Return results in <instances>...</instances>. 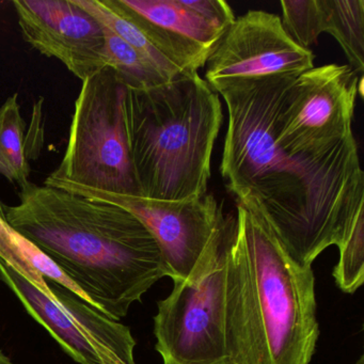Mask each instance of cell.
I'll list each match as a JSON object with an SVG mask.
<instances>
[{"instance_id":"1","label":"cell","mask_w":364,"mask_h":364,"mask_svg":"<svg viewBox=\"0 0 364 364\" xmlns=\"http://www.w3.org/2000/svg\"><path fill=\"white\" fill-rule=\"evenodd\" d=\"M281 75L208 84L229 117L220 172L237 203L269 225L296 263L312 267L326 249L342 246L364 214V173L353 135L321 150L278 141Z\"/></svg>"},{"instance_id":"17","label":"cell","mask_w":364,"mask_h":364,"mask_svg":"<svg viewBox=\"0 0 364 364\" xmlns=\"http://www.w3.org/2000/svg\"><path fill=\"white\" fill-rule=\"evenodd\" d=\"M338 251L340 257L332 272L336 287L344 293H355L364 281V214Z\"/></svg>"},{"instance_id":"3","label":"cell","mask_w":364,"mask_h":364,"mask_svg":"<svg viewBox=\"0 0 364 364\" xmlns=\"http://www.w3.org/2000/svg\"><path fill=\"white\" fill-rule=\"evenodd\" d=\"M312 267L296 263L257 213L237 203L225 245L231 364H310L319 338Z\"/></svg>"},{"instance_id":"18","label":"cell","mask_w":364,"mask_h":364,"mask_svg":"<svg viewBox=\"0 0 364 364\" xmlns=\"http://www.w3.org/2000/svg\"><path fill=\"white\" fill-rule=\"evenodd\" d=\"M0 259L18 272L21 276L24 277L42 293L57 301V298L55 297L46 279L35 269L28 259L24 257L20 248L16 246L12 238L11 227L1 216H0Z\"/></svg>"},{"instance_id":"10","label":"cell","mask_w":364,"mask_h":364,"mask_svg":"<svg viewBox=\"0 0 364 364\" xmlns=\"http://www.w3.org/2000/svg\"><path fill=\"white\" fill-rule=\"evenodd\" d=\"M314 59L311 50L291 39L277 14L250 10L217 42L205 63V80L304 73L314 68Z\"/></svg>"},{"instance_id":"15","label":"cell","mask_w":364,"mask_h":364,"mask_svg":"<svg viewBox=\"0 0 364 364\" xmlns=\"http://www.w3.org/2000/svg\"><path fill=\"white\" fill-rule=\"evenodd\" d=\"M101 24V23H100ZM104 27L107 67L114 70L127 88L146 90L170 82L148 59Z\"/></svg>"},{"instance_id":"5","label":"cell","mask_w":364,"mask_h":364,"mask_svg":"<svg viewBox=\"0 0 364 364\" xmlns=\"http://www.w3.org/2000/svg\"><path fill=\"white\" fill-rule=\"evenodd\" d=\"M127 86L104 68L82 82L63 161L44 181L116 195L139 196L125 125Z\"/></svg>"},{"instance_id":"7","label":"cell","mask_w":364,"mask_h":364,"mask_svg":"<svg viewBox=\"0 0 364 364\" xmlns=\"http://www.w3.org/2000/svg\"><path fill=\"white\" fill-rule=\"evenodd\" d=\"M358 95L363 99V77L347 65L283 74L276 112L278 141L304 151L340 144L353 135Z\"/></svg>"},{"instance_id":"11","label":"cell","mask_w":364,"mask_h":364,"mask_svg":"<svg viewBox=\"0 0 364 364\" xmlns=\"http://www.w3.org/2000/svg\"><path fill=\"white\" fill-rule=\"evenodd\" d=\"M12 5L25 41L58 59L82 82L107 67L103 25L73 0H16Z\"/></svg>"},{"instance_id":"12","label":"cell","mask_w":364,"mask_h":364,"mask_svg":"<svg viewBox=\"0 0 364 364\" xmlns=\"http://www.w3.org/2000/svg\"><path fill=\"white\" fill-rule=\"evenodd\" d=\"M153 43L183 72L205 67L225 29L206 20L193 0H120Z\"/></svg>"},{"instance_id":"16","label":"cell","mask_w":364,"mask_h":364,"mask_svg":"<svg viewBox=\"0 0 364 364\" xmlns=\"http://www.w3.org/2000/svg\"><path fill=\"white\" fill-rule=\"evenodd\" d=\"M283 27L291 39L310 50L323 33V6L321 0H282Z\"/></svg>"},{"instance_id":"19","label":"cell","mask_w":364,"mask_h":364,"mask_svg":"<svg viewBox=\"0 0 364 364\" xmlns=\"http://www.w3.org/2000/svg\"><path fill=\"white\" fill-rule=\"evenodd\" d=\"M11 235L16 246L22 251L24 257L28 259L29 263L35 267V269L46 280H50L59 287H65L71 293L75 294L78 297L82 298L85 301L89 302L88 298L85 294L57 267L56 264L52 259H48L41 250L37 248L33 242H29L26 238L23 237L20 233L11 228Z\"/></svg>"},{"instance_id":"13","label":"cell","mask_w":364,"mask_h":364,"mask_svg":"<svg viewBox=\"0 0 364 364\" xmlns=\"http://www.w3.org/2000/svg\"><path fill=\"white\" fill-rule=\"evenodd\" d=\"M323 33L340 44L349 67L360 76L364 72V0H321Z\"/></svg>"},{"instance_id":"4","label":"cell","mask_w":364,"mask_h":364,"mask_svg":"<svg viewBox=\"0 0 364 364\" xmlns=\"http://www.w3.org/2000/svg\"><path fill=\"white\" fill-rule=\"evenodd\" d=\"M124 114L140 197L181 201L208 193L223 112L198 72L146 90L127 87Z\"/></svg>"},{"instance_id":"2","label":"cell","mask_w":364,"mask_h":364,"mask_svg":"<svg viewBox=\"0 0 364 364\" xmlns=\"http://www.w3.org/2000/svg\"><path fill=\"white\" fill-rule=\"evenodd\" d=\"M0 216L114 321L167 277L156 240L129 210L29 182Z\"/></svg>"},{"instance_id":"8","label":"cell","mask_w":364,"mask_h":364,"mask_svg":"<svg viewBox=\"0 0 364 364\" xmlns=\"http://www.w3.org/2000/svg\"><path fill=\"white\" fill-rule=\"evenodd\" d=\"M234 214L232 216L233 221ZM225 238L223 250L193 280L173 281L157 302L155 349L164 364H231L225 333Z\"/></svg>"},{"instance_id":"9","label":"cell","mask_w":364,"mask_h":364,"mask_svg":"<svg viewBox=\"0 0 364 364\" xmlns=\"http://www.w3.org/2000/svg\"><path fill=\"white\" fill-rule=\"evenodd\" d=\"M0 280L77 363L137 364L134 357L136 341L129 327L110 318L75 294L48 283L56 301L1 259Z\"/></svg>"},{"instance_id":"14","label":"cell","mask_w":364,"mask_h":364,"mask_svg":"<svg viewBox=\"0 0 364 364\" xmlns=\"http://www.w3.org/2000/svg\"><path fill=\"white\" fill-rule=\"evenodd\" d=\"M25 127L16 93L0 107V174L9 182L18 184L20 188L31 182Z\"/></svg>"},{"instance_id":"20","label":"cell","mask_w":364,"mask_h":364,"mask_svg":"<svg viewBox=\"0 0 364 364\" xmlns=\"http://www.w3.org/2000/svg\"><path fill=\"white\" fill-rule=\"evenodd\" d=\"M0 364H14V362L11 361L8 355H6L4 353L3 350H0Z\"/></svg>"},{"instance_id":"6","label":"cell","mask_w":364,"mask_h":364,"mask_svg":"<svg viewBox=\"0 0 364 364\" xmlns=\"http://www.w3.org/2000/svg\"><path fill=\"white\" fill-rule=\"evenodd\" d=\"M46 186L114 204L137 217L156 240L166 274L172 281L193 280L205 272L223 250L231 223L232 214L223 215L212 193L168 201L104 193L70 183Z\"/></svg>"}]
</instances>
